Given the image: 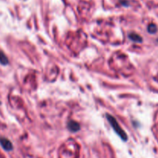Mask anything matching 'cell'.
Instances as JSON below:
<instances>
[{"instance_id": "cell-2", "label": "cell", "mask_w": 158, "mask_h": 158, "mask_svg": "<svg viewBox=\"0 0 158 158\" xmlns=\"http://www.w3.org/2000/svg\"><path fill=\"white\" fill-rule=\"evenodd\" d=\"M0 145L6 151H11L13 149L12 143L6 137H0Z\"/></svg>"}, {"instance_id": "cell-6", "label": "cell", "mask_w": 158, "mask_h": 158, "mask_svg": "<svg viewBox=\"0 0 158 158\" xmlns=\"http://www.w3.org/2000/svg\"><path fill=\"white\" fill-rule=\"evenodd\" d=\"M157 30V28L155 24H150L148 26V32L150 33H155Z\"/></svg>"}, {"instance_id": "cell-1", "label": "cell", "mask_w": 158, "mask_h": 158, "mask_svg": "<svg viewBox=\"0 0 158 158\" xmlns=\"http://www.w3.org/2000/svg\"><path fill=\"white\" fill-rule=\"evenodd\" d=\"M107 118L108 121H109V124L113 127V129L114 130V131L117 133V135H118L123 140L126 141V140H127V135H126V132L123 130L121 126H120V124L118 123L117 120H116L113 116H111V115L109 114H107Z\"/></svg>"}, {"instance_id": "cell-3", "label": "cell", "mask_w": 158, "mask_h": 158, "mask_svg": "<svg viewBox=\"0 0 158 158\" xmlns=\"http://www.w3.org/2000/svg\"><path fill=\"white\" fill-rule=\"evenodd\" d=\"M68 128L69 130H71L73 132H76L80 129V126L78 123H76V121H70L68 123Z\"/></svg>"}, {"instance_id": "cell-5", "label": "cell", "mask_w": 158, "mask_h": 158, "mask_svg": "<svg viewBox=\"0 0 158 158\" xmlns=\"http://www.w3.org/2000/svg\"><path fill=\"white\" fill-rule=\"evenodd\" d=\"M129 36H130V38L132 40H133V41L138 42V43H140V42L142 41V38L140 37L139 35H137V34L131 33Z\"/></svg>"}, {"instance_id": "cell-4", "label": "cell", "mask_w": 158, "mask_h": 158, "mask_svg": "<svg viewBox=\"0 0 158 158\" xmlns=\"http://www.w3.org/2000/svg\"><path fill=\"white\" fill-rule=\"evenodd\" d=\"M0 63L3 65V66H6V65L9 63V60H8L7 57L1 50H0Z\"/></svg>"}]
</instances>
